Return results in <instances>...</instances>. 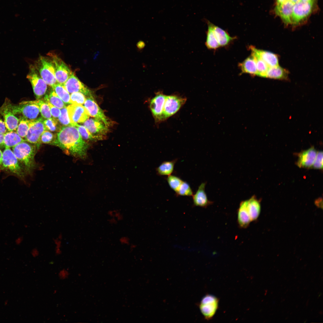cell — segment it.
I'll return each mask as SVG.
<instances>
[{"label": "cell", "mask_w": 323, "mask_h": 323, "mask_svg": "<svg viewBox=\"0 0 323 323\" xmlns=\"http://www.w3.org/2000/svg\"><path fill=\"white\" fill-rule=\"evenodd\" d=\"M178 160L177 159L162 162L156 168V172L159 176H168L173 173L174 166Z\"/></svg>", "instance_id": "25"}, {"label": "cell", "mask_w": 323, "mask_h": 323, "mask_svg": "<svg viewBox=\"0 0 323 323\" xmlns=\"http://www.w3.org/2000/svg\"><path fill=\"white\" fill-rule=\"evenodd\" d=\"M120 243L122 245L129 246L130 244V239L127 236H123L119 239Z\"/></svg>", "instance_id": "46"}, {"label": "cell", "mask_w": 323, "mask_h": 323, "mask_svg": "<svg viewBox=\"0 0 323 323\" xmlns=\"http://www.w3.org/2000/svg\"><path fill=\"white\" fill-rule=\"evenodd\" d=\"M251 222L247 207V200L240 203L237 212V222L239 227L247 228Z\"/></svg>", "instance_id": "21"}, {"label": "cell", "mask_w": 323, "mask_h": 323, "mask_svg": "<svg viewBox=\"0 0 323 323\" xmlns=\"http://www.w3.org/2000/svg\"><path fill=\"white\" fill-rule=\"evenodd\" d=\"M75 127L77 128L80 136L84 140L96 141L93 135L83 125H79L77 124Z\"/></svg>", "instance_id": "38"}, {"label": "cell", "mask_w": 323, "mask_h": 323, "mask_svg": "<svg viewBox=\"0 0 323 323\" xmlns=\"http://www.w3.org/2000/svg\"><path fill=\"white\" fill-rule=\"evenodd\" d=\"M2 152L0 149V170H2V167L1 164V159L2 156Z\"/></svg>", "instance_id": "52"}, {"label": "cell", "mask_w": 323, "mask_h": 323, "mask_svg": "<svg viewBox=\"0 0 323 323\" xmlns=\"http://www.w3.org/2000/svg\"><path fill=\"white\" fill-rule=\"evenodd\" d=\"M313 1H300L294 4L292 16V24H297L307 17L311 13Z\"/></svg>", "instance_id": "13"}, {"label": "cell", "mask_w": 323, "mask_h": 323, "mask_svg": "<svg viewBox=\"0 0 323 323\" xmlns=\"http://www.w3.org/2000/svg\"><path fill=\"white\" fill-rule=\"evenodd\" d=\"M55 137L56 136L51 132L45 130L41 136V143L51 144L54 141Z\"/></svg>", "instance_id": "41"}, {"label": "cell", "mask_w": 323, "mask_h": 323, "mask_svg": "<svg viewBox=\"0 0 323 323\" xmlns=\"http://www.w3.org/2000/svg\"><path fill=\"white\" fill-rule=\"evenodd\" d=\"M166 180L170 188L175 193L183 181L180 177L171 174L168 176Z\"/></svg>", "instance_id": "35"}, {"label": "cell", "mask_w": 323, "mask_h": 323, "mask_svg": "<svg viewBox=\"0 0 323 323\" xmlns=\"http://www.w3.org/2000/svg\"><path fill=\"white\" fill-rule=\"evenodd\" d=\"M129 246V249L131 251L134 250L136 247V245L133 243H131Z\"/></svg>", "instance_id": "49"}, {"label": "cell", "mask_w": 323, "mask_h": 323, "mask_svg": "<svg viewBox=\"0 0 323 323\" xmlns=\"http://www.w3.org/2000/svg\"><path fill=\"white\" fill-rule=\"evenodd\" d=\"M27 78L31 84L37 99H40L46 92L47 85L41 77L34 65H30L29 72Z\"/></svg>", "instance_id": "7"}, {"label": "cell", "mask_w": 323, "mask_h": 323, "mask_svg": "<svg viewBox=\"0 0 323 323\" xmlns=\"http://www.w3.org/2000/svg\"><path fill=\"white\" fill-rule=\"evenodd\" d=\"M294 4L290 0L277 4L275 7L276 13L286 24H292V16Z\"/></svg>", "instance_id": "19"}, {"label": "cell", "mask_w": 323, "mask_h": 323, "mask_svg": "<svg viewBox=\"0 0 323 323\" xmlns=\"http://www.w3.org/2000/svg\"><path fill=\"white\" fill-rule=\"evenodd\" d=\"M44 119L40 117L33 120H30V126L25 140L33 144L37 148L41 145V136L43 133L47 130L43 122Z\"/></svg>", "instance_id": "6"}, {"label": "cell", "mask_w": 323, "mask_h": 323, "mask_svg": "<svg viewBox=\"0 0 323 323\" xmlns=\"http://www.w3.org/2000/svg\"><path fill=\"white\" fill-rule=\"evenodd\" d=\"M32 253L33 256H36L39 254V251L37 249H34L33 250Z\"/></svg>", "instance_id": "51"}, {"label": "cell", "mask_w": 323, "mask_h": 323, "mask_svg": "<svg viewBox=\"0 0 323 323\" xmlns=\"http://www.w3.org/2000/svg\"><path fill=\"white\" fill-rule=\"evenodd\" d=\"M30 120L23 117L19 119V124L16 129V132L22 138L26 136L30 126Z\"/></svg>", "instance_id": "33"}, {"label": "cell", "mask_w": 323, "mask_h": 323, "mask_svg": "<svg viewBox=\"0 0 323 323\" xmlns=\"http://www.w3.org/2000/svg\"><path fill=\"white\" fill-rule=\"evenodd\" d=\"M38 104L39 106L40 112L42 117L45 119H48L51 117L49 107L44 100H38Z\"/></svg>", "instance_id": "37"}, {"label": "cell", "mask_w": 323, "mask_h": 323, "mask_svg": "<svg viewBox=\"0 0 323 323\" xmlns=\"http://www.w3.org/2000/svg\"><path fill=\"white\" fill-rule=\"evenodd\" d=\"M208 29L207 32V37L205 45L208 49H216L220 46L214 33L212 24L207 21Z\"/></svg>", "instance_id": "30"}, {"label": "cell", "mask_w": 323, "mask_h": 323, "mask_svg": "<svg viewBox=\"0 0 323 323\" xmlns=\"http://www.w3.org/2000/svg\"><path fill=\"white\" fill-rule=\"evenodd\" d=\"M249 48L251 51V56L254 58L256 63L257 75L266 77L267 72L269 67L252 48L250 47Z\"/></svg>", "instance_id": "29"}, {"label": "cell", "mask_w": 323, "mask_h": 323, "mask_svg": "<svg viewBox=\"0 0 323 323\" xmlns=\"http://www.w3.org/2000/svg\"><path fill=\"white\" fill-rule=\"evenodd\" d=\"M70 121L72 126H75L78 123H83L89 118L90 116L84 106L77 104H72L67 107Z\"/></svg>", "instance_id": "12"}, {"label": "cell", "mask_w": 323, "mask_h": 323, "mask_svg": "<svg viewBox=\"0 0 323 323\" xmlns=\"http://www.w3.org/2000/svg\"><path fill=\"white\" fill-rule=\"evenodd\" d=\"M84 104L90 116L101 121L108 127L112 124L110 120L105 115L92 96L88 97Z\"/></svg>", "instance_id": "11"}, {"label": "cell", "mask_w": 323, "mask_h": 323, "mask_svg": "<svg viewBox=\"0 0 323 323\" xmlns=\"http://www.w3.org/2000/svg\"><path fill=\"white\" fill-rule=\"evenodd\" d=\"M51 87L65 103L70 104V95L63 85L57 83Z\"/></svg>", "instance_id": "32"}, {"label": "cell", "mask_w": 323, "mask_h": 323, "mask_svg": "<svg viewBox=\"0 0 323 323\" xmlns=\"http://www.w3.org/2000/svg\"><path fill=\"white\" fill-rule=\"evenodd\" d=\"M289 0L291 1H292V2H293L294 4H295V3H297L298 2V1H300V0Z\"/></svg>", "instance_id": "53"}, {"label": "cell", "mask_w": 323, "mask_h": 323, "mask_svg": "<svg viewBox=\"0 0 323 323\" xmlns=\"http://www.w3.org/2000/svg\"><path fill=\"white\" fill-rule=\"evenodd\" d=\"M177 196H191L193 194L192 190L187 182L183 181L177 191L175 193Z\"/></svg>", "instance_id": "34"}, {"label": "cell", "mask_w": 323, "mask_h": 323, "mask_svg": "<svg viewBox=\"0 0 323 323\" xmlns=\"http://www.w3.org/2000/svg\"><path fill=\"white\" fill-rule=\"evenodd\" d=\"M107 221L109 224L112 225H116L118 223V221L114 217H109Z\"/></svg>", "instance_id": "48"}, {"label": "cell", "mask_w": 323, "mask_h": 323, "mask_svg": "<svg viewBox=\"0 0 323 323\" xmlns=\"http://www.w3.org/2000/svg\"><path fill=\"white\" fill-rule=\"evenodd\" d=\"M49 56L54 64L57 82L63 85L72 72L68 66L57 55L52 54Z\"/></svg>", "instance_id": "10"}, {"label": "cell", "mask_w": 323, "mask_h": 323, "mask_svg": "<svg viewBox=\"0 0 323 323\" xmlns=\"http://www.w3.org/2000/svg\"><path fill=\"white\" fill-rule=\"evenodd\" d=\"M239 65L242 73L257 75L256 63L254 59L252 56L247 57L242 62L240 63Z\"/></svg>", "instance_id": "27"}, {"label": "cell", "mask_w": 323, "mask_h": 323, "mask_svg": "<svg viewBox=\"0 0 323 323\" xmlns=\"http://www.w3.org/2000/svg\"><path fill=\"white\" fill-rule=\"evenodd\" d=\"M218 303L217 298L212 295H207L202 298L199 308L206 319H209L212 318L217 309Z\"/></svg>", "instance_id": "14"}, {"label": "cell", "mask_w": 323, "mask_h": 323, "mask_svg": "<svg viewBox=\"0 0 323 323\" xmlns=\"http://www.w3.org/2000/svg\"><path fill=\"white\" fill-rule=\"evenodd\" d=\"M83 125L93 135L96 141L103 140L108 131V127L101 121L95 118H88Z\"/></svg>", "instance_id": "9"}, {"label": "cell", "mask_w": 323, "mask_h": 323, "mask_svg": "<svg viewBox=\"0 0 323 323\" xmlns=\"http://www.w3.org/2000/svg\"><path fill=\"white\" fill-rule=\"evenodd\" d=\"M247 207L251 221L256 220L260 213L261 205L256 196H253L247 200Z\"/></svg>", "instance_id": "23"}, {"label": "cell", "mask_w": 323, "mask_h": 323, "mask_svg": "<svg viewBox=\"0 0 323 323\" xmlns=\"http://www.w3.org/2000/svg\"><path fill=\"white\" fill-rule=\"evenodd\" d=\"M300 1L303 2L313 1V0H300Z\"/></svg>", "instance_id": "54"}, {"label": "cell", "mask_w": 323, "mask_h": 323, "mask_svg": "<svg viewBox=\"0 0 323 323\" xmlns=\"http://www.w3.org/2000/svg\"><path fill=\"white\" fill-rule=\"evenodd\" d=\"M38 100L33 101H23L19 104L13 105L7 102L6 104L14 115L21 114L28 119L33 120L37 119L40 112Z\"/></svg>", "instance_id": "5"}, {"label": "cell", "mask_w": 323, "mask_h": 323, "mask_svg": "<svg viewBox=\"0 0 323 323\" xmlns=\"http://www.w3.org/2000/svg\"><path fill=\"white\" fill-rule=\"evenodd\" d=\"M51 144L57 146L75 157L85 158L89 148L88 143L80 136L77 127L72 126L62 127Z\"/></svg>", "instance_id": "1"}, {"label": "cell", "mask_w": 323, "mask_h": 323, "mask_svg": "<svg viewBox=\"0 0 323 323\" xmlns=\"http://www.w3.org/2000/svg\"><path fill=\"white\" fill-rule=\"evenodd\" d=\"M44 100L45 102H48L60 109L66 106L64 103L58 96L52 88L48 94L45 95Z\"/></svg>", "instance_id": "31"}, {"label": "cell", "mask_w": 323, "mask_h": 323, "mask_svg": "<svg viewBox=\"0 0 323 323\" xmlns=\"http://www.w3.org/2000/svg\"><path fill=\"white\" fill-rule=\"evenodd\" d=\"M8 303V301L7 300H6L4 302V305H7V304Z\"/></svg>", "instance_id": "55"}, {"label": "cell", "mask_w": 323, "mask_h": 323, "mask_svg": "<svg viewBox=\"0 0 323 323\" xmlns=\"http://www.w3.org/2000/svg\"><path fill=\"white\" fill-rule=\"evenodd\" d=\"M250 47L258 55L269 67L279 65L278 58L276 54L269 51L257 49L252 46H250Z\"/></svg>", "instance_id": "22"}, {"label": "cell", "mask_w": 323, "mask_h": 323, "mask_svg": "<svg viewBox=\"0 0 323 323\" xmlns=\"http://www.w3.org/2000/svg\"><path fill=\"white\" fill-rule=\"evenodd\" d=\"M36 147L26 141L13 147L12 151L27 173H30L35 167L34 156Z\"/></svg>", "instance_id": "2"}, {"label": "cell", "mask_w": 323, "mask_h": 323, "mask_svg": "<svg viewBox=\"0 0 323 323\" xmlns=\"http://www.w3.org/2000/svg\"><path fill=\"white\" fill-rule=\"evenodd\" d=\"M107 214L109 217H114L118 222L123 220L124 216L123 214L118 209H112L108 211Z\"/></svg>", "instance_id": "43"}, {"label": "cell", "mask_w": 323, "mask_h": 323, "mask_svg": "<svg viewBox=\"0 0 323 323\" xmlns=\"http://www.w3.org/2000/svg\"><path fill=\"white\" fill-rule=\"evenodd\" d=\"M288 75L287 71L278 65L269 67L267 72L266 77L274 79H286Z\"/></svg>", "instance_id": "28"}, {"label": "cell", "mask_w": 323, "mask_h": 323, "mask_svg": "<svg viewBox=\"0 0 323 323\" xmlns=\"http://www.w3.org/2000/svg\"><path fill=\"white\" fill-rule=\"evenodd\" d=\"M25 141L16 132L10 131L4 134L3 144L5 148H10Z\"/></svg>", "instance_id": "26"}, {"label": "cell", "mask_w": 323, "mask_h": 323, "mask_svg": "<svg viewBox=\"0 0 323 323\" xmlns=\"http://www.w3.org/2000/svg\"><path fill=\"white\" fill-rule=\"evenodd\" d=\"M63 85L69 93L78 92L88 97L92 96L91 91L73 72Z\"/></svg>", "instance_id": "15"}, {"label": "cell", "mask_w": 323, "mask_h": 323, "mask_svg": "<svg viewBox=\"0 0 323 323\" xmlns=\"http://www.w3.org/2000/svg\"><path fill=\"white\" fill-rule=\"evenodd\" d=\"M43 122L48 130L59 132L62 127L59 124L58 120L54 118L44 120Z\"/></svg>", "instance_id": "36"}, {"label": "cell", "mask_w": 323, "mask_h": 323, "mask_svg": "<svg viewBox=\"0 0 323 323\" xmlns=\"http://www.w3.org/2000/svg\"><path fill=\"white\" fill-rule=\"evenodd\" d=\"M2 170H4L19 178L23 179L26 173L10 148H5L2 153Z\"/></svg>", "instance_id": "3"}, {"label": "cell", "mask_w": 323, "mask_h": 323, "mask_svg": "<svg viewBox=\"0 0 323 323\" xmlns=\"http://www.w3.org/2000/svg\"><path fill=\"white\" fill-rule=\"evenodd\" d=\"M62 238V234H60L54 240V244L55 245V252L57 255L60 254L61 252V247Z\"/></svg>", "instance_id": "44"}, {"label": "cell", "mask_w": 323, "mask_h": 323, "mask_svg": "<svg viewBox=\"0 0 323 323\" xmlns=\"http://www.w3.org/2000/svg\"><path fill=\"white\" fill-rule=\"evenodd\" d=\"M186 98L176 95L166 96L161 122L176 113L185 103Z\"/></svg>", "instance_id": "8"}, {"label": "cell", "mask_w": 323, "mask_h": 323, "mask_svg": "<svg viewBox=\"0 0 323 323\" xmlns=\"http://www.w3.org/2000/svg\"><path fill=\"white\" fill-rule=\"evenodd\" d=\"M85 95L80 92L73 93L70 95V104L82 105L86 100Z\"/></svg>", "instance_id": "40"}, {"label": "cell", "mask_w": 323, "mask_h": 323, "mask_svg": "<svg viewBox=\"0 0 323 323\" xmlns=\"http://www.w3.org/2000/svg\"><path fill=\"white\" fill-rule=\"evenodd\" d=\"M47 85L52 87L57 83L54 63L51 58L40 56L34 65Z\"/></svg>", "instance_id": "4"}, {"label": "cell", "mask_w": 323, "mask_h": 323, "mask_svg": "<svg viewBox=\"0 0 323 323\" xmlns=\"http://www.w3.org/2000/svg\"><path fill=\"white\" fill-rule=\"evenodd\" d=\"M60 110L61 114L57 119L58 121L64 126H72L69 118L67 107L61 109Z\"/></svg>", "instance_id": "39"}, {"label": "cell", "mask_w": 323, "mask_h": 323, "mask_svg": "<svg viewBox=\"0 0 323 323\" xmlns=\"http://www.w3.org/2000/svg\"><path fill=\"white\" fill-rule=\"evenodd\" d=\"M0 113L3 117L7 129L9 131L16 130L19 119L13 113L6 103L1 107Z\"/></svg>", "instance_id": "18"}, {"label": "cell", "mask_w": 323, "mask_h": 323, "mask_svg": "<svg viewBox=\"0 0 323 323\" xmlns=\"http://www.w3.org/2000/svg\"><path fill=\"white\" fill-rule=\"evenodd\" d=\"M206 185L205 182L201 183L196 193L192 196L194 206L206 208L213 203L212 202L208 199L205 192Z\"/></svg>", "instance_id": "20"}, {"label": "cell", "mask_w": 323, "mask_h": 323, "mask_svg": "<svg viewBox=\"0 0 323 323\" xmlns=\"http://www.w3.org/2000/svg\"><path fill=\"white\" fill-rule=\"evenodd\" d=\"M6 131L7 128L4 121L0 119V133L4 134L6 132Z\"/></svg>", "instance_id": "47"}, {"label": "cell", "mask_w": 323, "mask_h": 323, "mask_svg": "<svg viewBox=\"0 0 323 323\" xmlns=\"http://www.w3.org/2000/svg\"><path fill=\"white\" fill-rule=\"evenodd\" d=\"M317 151L314 146L302 151L298 155L296 164L300 168H311L315 159Z\"/></svg>", "instance_id": "17"}, {"label": "cell", "mask_w": 323, "mask_h": 323, "mask_svg": "<svg viewBox=\"0 0 323 323\" xmlns=\"http://www.w3.org/2000/svg\"><path fill=\"white\" fill-rule=\"evenodd\" d=\"M323 156V153L322 151L317 152L315 159L311 168L316 169L322 170Z\"/></svg>", "instance_id": "42"}, {"label": "cell", "mask_w": 323, "mask_h": 323, "mask_svg": "<svg viewBox=\"0 0 323 323\" xmlns=\"http://www.w3.org/2000/svg\"><path fill=\"white\" fill-rule=\"evenodd\" d=\"M4 134L0 133V145L3 144Z\"/></svg>", "instance_id": "50"}, {"label": "cell", "mask_w": 323, "mask_h": 323, "mask_svg": "<svg viewBox=\"0 0 323 323\" xmlns=\"http://www.w3.org/2000/svg\"><path fill=\"white\" fill-rule=\"evenodd\" d=\"M46 102L49 107L51 115L54 118H58L60 115V109L54 106L50 103Z\"/></svg>", "instance_id": "45"}, {"label": "cell", "mask_w": 323, "mask_h": 323, "mask_svg": "<svg viewBox=\"0 0 323 323\" xmlns=\"http://www.w3.org/2000/svg\"><path fill=\"white\" fill-rule=\"evenodd\" d=\"M212 26L220 46L227 45L234 39V38L230 36L226 31L220 28L213 24Z\"/></svg>", "instance_id": "24"}, {"label": "cell", "mask_w": 323, "mask_h": 323, "mask_svg": "<svg viewBox=\"0 0 323 323\" xmlns=\"http://www.w3.org/2000/svg\"><path fill=\"white\" fill-rule=\"evenodd\" d=\"M166 95L161 92L156 94L150 101V107L156 122H161V118Z\"/></svg>", "instance_id": "16"}]
</instances>
